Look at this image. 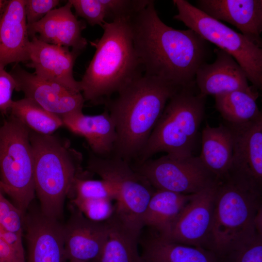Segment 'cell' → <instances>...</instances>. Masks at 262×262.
Listing matches in <instances>:
<instances>
[{
  "instance_id": "cell-29",
  "label": "cell",
  "mask_w": 262,
  "mask_h": 262,
  "mask_svg": "<svg viewBox=\"0 0 262 262\" xmlns=\"http://www.w3.org/2000/svg\"><path fill=\"white\" fill-rule=\"evenodd\" d=\"M219 262H262V235L257 233L236 246Z\"/></svg>"
},
{
  "instance_id": "cell-19",
  "label": "cell",
  "mask_w": 262,
  "mask_h": 262,
  "mask_svg": "<svg viewBox=\"0 0 262 262\" xmlns=\"http://www.w3.org/2000/svg\"><path fill=\"white\" fill-rule=\"evenodd\" d=\"M72 8L68 0L65 5L53 9L39 21L28 26L29 36L36 35L46 43L71 47L81 52L88 44L82 35L86 24L77 19Z\"/></svg>"
},
{
  "instance_id": "cell-22",
  "label": "cell",
  "mask_w": 262,
  "mask_h": 262,
  "mask_svg": "<svg viewBox=\"0 0 262 262\" xmlns=\"http://www.w3.org/2000/svg\"><path fill=\"white\" fill-rule=\"evenodd\" d=\"M201 138V161L218 180L223 179L228 175L233 154V139L230 128L226 124L217 127L207 124Z\"/></svg>"
},
{
  "instance_id": "cell-21",
  "label": "cell",
  "mask_w": 262,
  "mask_h": 262,
  "mask_svg": "<svg viewBox=\"0 0 262 262\" xmlns=\"http://www.w3.org/2000/svg\"><path fill=\"white\" fill-rule=\"evenodd\" d=\"M61 118L64 127L86 140L93 154L100 157L112 155L116 133L115 123L107 110L94 115L79 112Z\"/></svg>"
},
{
  "instance_id": "cell-18",
  "label": "cell",
  "mask_w": 262,
  "mask_h": 262,
  "mask_svg": "<svg viewBox=\"0 0 262 262\" xmlns=\"http://www.w3.org/2000/svg\"><path fill=\"white\" fill-rule=\"evenodd\" d=\"M196 3L208 16L233 25L262 48V0H198Z\"/></svg>"
},
{
  "instance_id": "cell-41",
  "label": "cell",
  "mask_w": 262,
  "mask_h": 262,
  "mask_svg": "<svg viewBox=\"0 0 262 262\" xmlns=\"http://www.w3.org/2000/svg\"><path fill=\"white\" fill-rule=\"evenodd\" d=\"M0 262H1V261H0Z\"/></svg>"
},
{
  "instance_id": "cell-36",
  "label": "cell",
  "mask_w": 262,
  "mask_h": 262,
  "mask_svg": "<svg viewBox=\"0 0 262 262\" xmlns=\"http://www.w3.org/2000/svg\"><path fill=\"white\" fill-rule=\"evenodd\" d=\"M22 237V234L7 231L0 226V238L17 252L24 255Z\"/></svg>"
},
{
  "instance_id": "cell-5",
  "label": "cell",
  "mask_w": 262,
  "mask_h": 262,
  "mask_svg": "<svg viewBox=\"0 0 262 262\" xmlns=\"http://www.w3.org/2000/svg\"><path fill=\"white\" fill-rule=\"evenodd\" d=\"M261 207L262 191L229 177L218 180L205 248L219 261L230 249L258 233L254 221Z\"/></svg>"
},
{
  "instance_id": "cell-35",
  "label": "cell",
  "mask_w": 262,
  "mask_h": 262,
  "mask_svg": "<svg viewBox=\"0 0 262 262\" xmlns=\"http://www.w3.org/2000/svg\"><path fill=\"white\" fill-rule=\"evenodd\" d=\"M15 88L16 82L12 75L4 69H0V112L3 115L10 113Z\"/></svg>"
},
{
  "instance_id": "cell-23",
  "label": "cell",
  "mask_w": 262,
  "mask_h": 262,
  "mask_svg": "<svg viewBox=\"0 0 262 262\" xmlns=\"http://www.w3.org/2000/svg\"><path fill=\"white\" fill-rule=\"evenodd\" d=\"M142 246L143 262H219L210 250L173 242L156 233Z\"/></svg>"
},
{
  "instance_id": "cell-31",
  "label": "cell",
  "mask_w": 262,
  "mask_h": 262,
  "mask_svg": "<svg viewBox=\"0 0 262 262\" xmlns=\"http://www.w3.org/2000/svg\"><path fill=\"white\" fill-rule=\"evenodd\" d=\"M111 21L117 18L131 19L149 2L148 0H101Z\"/></svg>"
},
{
  "instance_id": "cell-28",
  "label": "cell",
  "mask_w": 262,
  "mask_h": 262,
  "mask_svg": "<svg viewBox=\"0 0 262 262\" xmlns=\"http://www.w3.org/2000/svg\"><path fill=\"white\" fill-rule=\"evenodd\" d=\"M73 199L79 200L109 199L115 200L116 194L113 186L102 179L92 180L83 177L75 182Z\"/></svg>"
},
{
  "instance_id": "cell-14",
  "label": "cell",
  "mask_w": 262,
  "mask_h": 262,
  "mask_svg": "<svg viewBox=\"0 0 262 262\" xmlns=\"http://www.w3.org/2000/svg\"><path fill=\"white\" fill-rule=\"evenodd\" d=\"M80 51L51 44L31 37L27 67L37 76L58 83L70 90L81 93L79 82L73 76V67Z\"/></svg>"
},
{
  "instance_id": "cell-15",
  "label": "cell",
  "mask_w": 262,
  "mask_h": 262,
  "mask_svg": "<svg viewBox=\"0 0 262 262\" xmlns=\"http://www.w3.org/2000/svg\"><path fill=\"white\" fill-rule=\"evenodd\" d=\"M63 229L65 261L98 262L108 235L106 222L91 220L74 207Z\"/></svg>"
},
{
  "instance_id": "cell-1",
  "label": "cell",
  "mask_w": 262,
  "mask_h": 262,
  "mask_svg": "<svg viewBox=\"0 0 262 262\" xmlns=\"http://www.w3.org/2000/svg\"><path fill=\"white\" fill-rule=\"evenodd\" d=\"M130 21L143 73L178 87L194 86L196 72L205 62L206 41L191 29L177 30L164 23L153 0Z\"/></svg>"
},
{
  "instance_id": "cell-6",
  "label": "cell",
  "mask_w": 262,
  "mask_h": 262,
  "mask_svg": "<svg viewBox=\"0 0 262 262\" xmlns=\"http://www.w3.org/2000/svg\"><path fill=\"white\" fill-rule=\"evenodd\" d=\"M194 88H181L168 100L136 163L161 152L176 157L193 155L206 98Z\"/></svg>"
},
{
  "instance_id": "cell-11",
  "label": "cell",
  "mask_w": 262,
  "mask_h": 262,
  "mask_svg": "<svg viewBox=\"0 0 262 262\" xmlns=\"http://www.w3.org/2000/svg\"><path fill=\"white\" fill-rule=\"evenodd\" d=\"M226 124L233 139L232 160L226 177L262 191V116L241 125Z\"/></svg>"
},
{
  "instance_id": "cell-9",
  "label": "cell",
  "mask_w": 262,
  "mask_h": 262,
  "mask_svg": "<svg viewBox=\"0 0 262 262\" xmlns=\"http://www.w3.org/2000/svg\"><path fill=\"white\" fill-rule=\"evenodd\" d=\"M178 14L173 18L182 22L205 41L230 54L246 73L256 89L262 88V49L242 33L208 16L186 0H173Z\"/></svg>"
},
{
  "instance_id": "cell-40",
  "label": "cell",
  "mask_w": 262,
  "mask_h": 262,
  "mask_svg": "<svg viewBox=\"0 0 262 262\" xmlns=\"http://www.w3.org/2000/svg\"><path fill=\"white\" fill-rule=\"evenodd\" d=\"M65 262H86L76 261V260H69V261H65Z\"/></svg>"
},
{
  "instance_id": "cell-37",
  "label": "cell",
  "mask_w": 262,
  "mask_h": 262,
  "mask_svg": "<svg viewBox=\"0 0 262 262\" xmlns=\"http://www.w3.org/2000/svg\"><path fill=\"white\" fill-rule=\"evenodd\" d=\"M0 261L2 262H26L25 255L17 252L0 238Z\"/></svg>"
},
{
  "instance_id": "cell-17",
  "label": "cell",
  "mask_w": 262,
  "mask_h": 262,
  "mask_svg": "<svg viewBox=\"0 0 262 262\" xmlns=\"http://www.w3.org/2000/svg\"><path fill=\"white\" fill-rule=\"evenodd\" d=\"M28 246L27 262H65L63 225L40 211L23 216Z\"/></svg>"
},
{
  "instance_id": "cell-2",
  "label": "cell",
  "mask_w": 262,
  "mask_h": 262,
  "mask_svg": "<svg viewBox=\"0 0 262 262\" xmlns=\"http://www.w3.org/2000/svg\"><path fill=\"white\" fill-rule=\"evenodd\" d=\"M181 88L143 73L106 101L116 133L112 155L136 161L168 100Z\"/></svg>"
},
{
  "instance_id": "cell-32",
  "label": "cell",
  "mask_w": 262,
  "mask_h": 262,
  "mask_svg": "<svg viewBox=\"0 0 262 262\" xmlns=\"http://www.w3.org/2000/svg\"><path fill=\"white\" fill-rule=\"evenodd\" d=\"M77 16L91 26H101L105 22L106 13L101 0H69Z\"/></svg>"
},
{
  "instance_id": "cell-26",
  "label": "cell",
  "mask_w": 262,
  "mask_h": 262,
  "mask_svg": "<svg viewBox=\"0 0 262 262\" xmlns=\"http://www.w3.org/2000/svg\"><path fill=\"white\" fill-rule=\"evenodd\" d=\"M214 97L215 108L227 124L241 125L262 116L256 103L258 98L245 91H234Z\"/></svg>"
},
{
  "instance_id": "cell-4",
  "label": "cell",
  "mask_w": 262,
  "mask_h": 262,
  "mask_svg": "<svg viewBox=\"0 0 262 262\" xmlns=\"http://www.w3.org/2000/svg\"><path fill=\"white\" fill-rule=\"evenodd\" d=\"M35 193L45 216L60 220L65 199L81 176L82 154L67 140L30 130Z\"/></svg>"
},
{
  "instance_id": "cell-12",
  "label": "cell",
  "mask_w": 262,
  "mask_h": 262,
  "mask_svg": "<svg viewBox=\"0 0 262 262\" xmlns=\"http://www.w3.org/2000/svg\"><path fill=\"white\" fill-rule=\"evenodd\" d=\"M10 74L16 82L15 90L22 92L47 111L60 117L82 111L85 100L81 93L74 92L56 82L30 73L16 64Z\"/></svg>"
},
{
  "instance_id": "cell-16",
  "label": "cell",
  "mask_w": 262,
  "mask_h": 262,
  "mask_svg": "<svg viewBox=\"0 0 262 262\" xmlns=\"http://www.w3.org/2000/svg\"><path fill=\"white\" fill-rule=\"evenodd\" d=\"M216 59L212 64H202L197 70L195 83L204 96L241 90L258 98L257 89L248 82L246 72L232 56L219 49L214 50Z\"/></svg>"
},
{
  "instance_id": "cell-3",
  "label": "cell",
  "mask_w": 262,
  "mask_h": 262,
  "mask_svg": "<svg viewBox=\"0 0 262 262\" xmlns=\"http://www.w3.org/2000/svg\"><path fill=\"white\" fill-rule=\"evenodd\" d=\"M131 19L106 21L99 39L91 42L95 54L79 82L85 101L105 103L114 93L143 73L134 47Z\"/></svg>"
},
{
  "instance_id": "cell-38",
  "label": "cell",
  "mask_w": 262,
  "mask_h": 262,
  "mask_svg": "<svg viewBox=\"0 0 262 262\" xmlns=\"http://www.w3.org/2000/svg\"><path fill=\"white\" fill-rule=\"evenodd\" d=\"M254 223L256 232L259 234L262 235V207L257 212Z\"/></svg>"
},
{
  "instance_id": "cell-27",
  "label": "cell",
  "mask_w": 262,
  "mask_h": 262,
  "mask_svg": "<svg viewBox=\"0 0 262 262\" xmlns=\"http://www.w3.org/2000/svg\"><path fill=\"white\" fill-rule=\"evenodd\" d=\"M10 114L30 130L41 134H53L63 126L61 117L26 98L13 100Z\"/></svg>"
},
{
  "instance_id": "cell-13",
  "label": "cell",
  "mask_w": 262,
  "mask_h": 262,
  "mask_svg": "<svg viewBox=\"0 0 262 262\" xmlns=\"http://www.w3.org/2000/svg\"><path fill=\"white\" fill-rule=\"evenodd\" d=\"M217 183L194 194L169 232L161 236L173 242L205 248L212 223Z\"/></svg>"
},
{
  "instance_id": "cell-33",
  "label": "cell",
  "mask_w": 262,
  "mask_h": 262,
  "mask_svg": "<svg viewBox=\"0 0 262 262\" xmlns=\"http://www.w3.org/2000/svg\"><path fill=\"white\" fill-rule=\"evenodd\" d=\"M24 215L4 197L0 188V226L7 231L23 234Z\"/></svg>"
},
{
  "instance_id": "cell-7",
  "label": "cell",
  "mask_w": 262,
  "mask_h": 262,
  "mask_svg": "<svg viewBox=\"0 0 262 262\" xmlns=\"http://www.w3.org/2000/svg\"><path fill=\"white\" fill-rule=\"evenodd\" d=\"M30 131L11 115L0 125V188L24 214L35 196Z\"/></svg>"
},
{
  "instance_id": "cell-39",
  "label": "cell",
  "mask_w": 262,
  "mask_h": 262,
  "mask_svg": "<svg viewBox=\"0 0 262 262\" xmlns=\"http://www.w3.org/2000/svg\"><path fill=\"white\" fill-rule=\"evenodd\" d=\"M7 0H0V20L3 15Z\"/></svg>"
},
{
  "instance_id": "cell-10",
  "label": "cell",
  "mask_w": 262,
  "mask_h": 262,
  "mask_svg": "<svg viewBox=\"0 0 262 262\" xmlns=\"http://www.w3.org/2000/svg\"><path fill=\"white\" fill-rule=\"evenodd\" d=\"M134 165H131L155 189L191 195L218 181L204 166L199 156L176 157L166 154Z\"/></svg>"
},
{
  "instance_id": "cell-24",
  "label": "cell",
  "mask_w": 262,
  "mask_h": 262,
  "mask_svg": "<svg viewBox=\"0 0 262 262\" xmlns=\"http://www.w3.org/2000/svg\"><path fill=\"white\" fill-rule=\"evenodd\" d=\"M193 195L155 189L143 217V227H148L159 235H165Z\"/></svg>"
},
{
  "instance_id": "cell-8",
  "label": "cell",
  "mask_w": 262,
  "mask_h": 262,
  "mask_svg": "<svg viewBox=\"0 0 262 262\" xmlns=\"http://www.w3.org/2000/svg\"><path fill=\"white\" fill-rule=\"evenodd\" d=\"M87 168L111 184L116 194L115 213L140 234L144 213L155 189L129 163L116 156L100 157L91 153Z\"/></svg>"
},
{
  "instance_id": "cell-30",
  "label": "cell",
  "mask_w": 262,
  "mask_h": 262,
  "mask_svg": "<svg viewBox=\"0 0 262 262\" xmlns=\"http://www.w3.org/2000/svg\"><path fill=\"white\" fill-rule=\"evenodd\" d=\"M112 201L109 199L72 200L75 207L86 217L97 222H105L113 215L115 205Z\"/></svg>"
},
{
  "instance_id": "cell-20",
  "label": "cell",
  "mask_w": 262,
  "mask_h": 262,
  "mask_svg": "<svg viewBox=\"0 0 262 262\" xmlns=\"http://www.w3.org/2000/svg\"><path fill=\"white\" fill-rule=\"evenodd\" d=\"M25 0H8L0 20V69L29 61Z\"/></svg>"
},
{
  "instance_id": "cell-34",
  "label": "cell",
  "mask_w": 262,
  "mask_h": 262,
  "mask_svg": "<svg viewBox=\"0 0 262 262\" xmlns=\"http://www.w3.org/2000/svg\"><path fill=\"white\" fill-rule=\"evenodd\" d=\"M59 0H25V12L27 26L43 18L57 6Z\"/></svg>"
},
{
  "instance_id": "cell-25",
  "label": "cell",
  "mask_w": 262,
  "mask_h": 262,
  "mask_svg": "<svg viewBox=\"0 0 262 262\" xmlns=\"http://www.w3.org/2000/svg\"><path fill=\"white\" fill-rule=\"evenodd\" d=\"M106 222L108 235L98 262H143L138 249L140 234L126 226L115 213Z\"/></svg>"
}]
</instances>
